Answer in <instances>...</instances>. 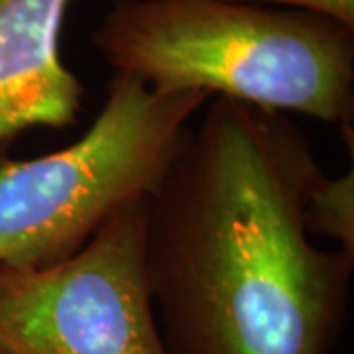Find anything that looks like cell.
<instances>
[{"mask_svg": "<svg viewBox=\"0 0 354 354\" xmlns=\"http://www.w3.org/2000/svg\"><path fill=\"white\" fill-rule=\"evenodd\" d=\"M323 167L283 114L215 97L148 199L146 276L169 354H333L354 256L317 246Z\"/></svg>", "mask_w": 354, "mask_h": 354, "instance_id": "cell-1", "label": "cell"}, {"mask_svg": "<svg viewBox=\"0 0 354 354\" xmlns=\"http://www.w3.org/2000/svg\"><path fill=\"white\" fill-rule=\"evenodd\" d=\"M71 0H0V144L30 128L71 127L85 88L59 39Z\"/></svg>", "mask_w": 354, "mask_h": 354, "instance_id": "cell-5", "label": "cell"}, {"mask_svg": "<svg viewBox=\"0 0 354 354\" xmlns=\"http://www.w3.org/2000/svg\"><path fill=\"white\" fill-rule=\"evenodd\" d=\"M207 101L116 73L81 138L32 160H0V266L57 264L150 199Z\"/></svg>", "mask_w": 354, "mask_h": 354, "instance_id": "cell-3", "label": "cell"}, {"mask_svg": "<svg viewBox=\"0 0 354 354\" xmlns=\"http://www.w3.org/2000/svg\"><path fill=\"white\" fill-rule=\"evenodd\" d=\"M305 227L311 236H325L354 256V171L319 177L305 203Z\"/></svg>", "mask_w": 354, "mask_h": 354, "instance_id": "cell-6", "label": "cell"}, {"mask_svg": "<svg viewBox=\"0 0 354 354\" xmlns=\"http://www.w3.org/2000/svg\"><path fill=\"white\" fill-rule=\"evenodd\" d=\"M148 199L48 268L0 266V354H169L146 276Z\"/></svg>", "mask_w": 354, "mask_h": 354, "instance_id": "cell-4", "label": "cell"}, {"mask_svg": "<svg viewBox=\"0 0 354 354\" xmlns=\"http://www.w3.org/2000/svg\"><path fill=\"white\" fill-rule=\"evenodd\" d=\"M116 73L353 130V30L234 0H118L93 34Z\"/></svg>", "mask_w": 354, "mask_h": 354, "instance_id": "cell-2", "label": "cell"}, {"mask_svg": "<svg viewBox=\"0 0 354 354\" xmlns=\"http://www.w3.org/2000/svg\"><path fill=\"white\" fill-rule=\"evenodd\" d=\"M234 2L268 4V6H281L288 10L317 14L348 30H354V0H234Z\"/></svg>", "mask_w": 354, "mask_h": 354, "instance_id": "cell-7", "label": "cell"}]
</instances>
